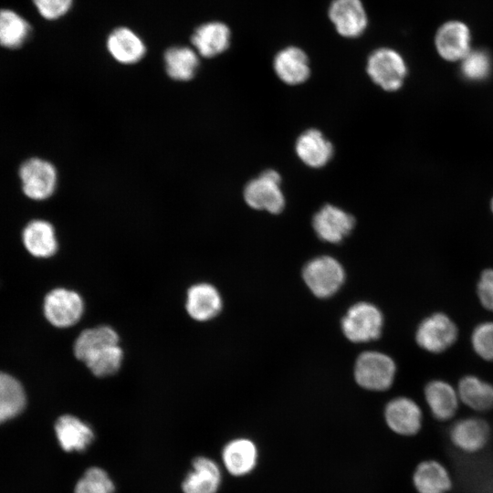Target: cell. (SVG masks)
<instances>
[{
    "mask_svg": "<svg viewBox=\"0 0 493 493\" xmlns=\"http://www.w3.org/2000/svg\"><path fill=\"white\" fill-rule=\"evenodd\" d=\"M458 334L457 324L447 313L435 311L418 324L415 341L426 352L441 354L455 345Z\"/></svg>",
    "mask_w": 493,
    "mask_h": 493,
    "instance_id": "obj_1",
    "label": "cell"
},
{
    "mask_svg": "<svg viewBox=\"0 0 493 493\" xmlns=\"http://www.w3.org/2000/svg\"><path fill=\"white\" fill-rule=\"evenodd\" d=\"M460 403L476 412L493 409V383L475 374L463 375L456 386Z\"/></svg>",
    "mask_w": 493,
    "mask_h": 493,
    "instance_id": "obj_26",
    "label": "cell"
},
{
    "mask_svg": "<svg viewBox=\"0 0 493 493\" xmlns=\"http://www.w3.org/2000/svg\"><path fill=\"white\" fill-rule=\"evenodd\" d=\"M39 14L46 19H58L70 8L72 0H33Z\"/></svg>",
    "mask_w": 493,
    "mask_h": 493,
    "instance_id": "obj_34",
    "label": "cell"
},
{
    "mask_svg": "<svg viewBox=\"0 0 493 493\" xmlns=\"http://www.w3.org/2000/svg\"><path fill=\"white\" fill-rule=\"evenodd\" d=\"M366 72L372 81L383 90L396 91L404 82L407 66L398 51L383 47L369 55Z\"/></svg>",
    "mask_w": 493,
    "mask_h": 493,
    "instance_id": "obj_2",
    "label": "cell"
},
{
    "mask_svg": "<svg viewBox=\"0 0 493 493\" xmlns=\"http://www.w3.org/2000/svg\"><path fill=\"white\" fill-rule=\"evenodd\" d=\"M273 69L283 83L292 86L307 81L311 72L307 53L296 46L286 47L275 55Z\"/></svg>",
    "mask_w": 493,
    "mask_h": 493,
    "instance_id": "obj_15",
    "label": "cell"
},
{
    "mask_svg": "<svg viewBox=\"0 0 493 493\" xmlns=\"http://www.w3.org/2000/svg\"><path fill=\"white\" fill-rule=\"evenodd\" d=\"M221 482L219 466L207 456H198L193 459L181 488L183 493H216Z\"/></svg>",
    "mask_w": 493,
    "mask_h": 493,
    "instance_id": "obj_19",
    "label": "cell"
},
{
    "mask_svg": "<svg viewBox=\"0 0 493 493\" xmlns=\"http://www.w3.org/2000/svg\"><path fill=\"white\" fill-rule=\"evenodd\" d=\"M243 195L249 207L274 215L281 213L286 204L281 176L273 169L265 170L251 179L246 184Z\"/></svg>",
    "mask_w": 493,
    "mask_h": 493,
    "instance_id": "obj_3",
    "label": "cell"
},
{
    "mask_svg": "<svg viewBox=\"0 0 493 493\" xmlns=\"http://www.w3.org/2000/svg\"><path fill=\"white\" fill-rule=\"evenodd\" d=\"M383 322V315L374 305L360 302L348 310L341 320V328L350 341L364 342L380 336Z\"/></svg>",
    "mask_w": 493,
    "mask_h": 493,
    "instance_id": "obj_8",
    "label": "cell"
},
{
    "mask_svg": "<svg viewBox=\"0 0 493 493\" xmlns=\"http://www.w3.org/2000/svg\"><path fill=\"white\" fill-rule=\"evenodd\" d=\"M120 342L113 340L95 341L79 352L76 359L98 378L112 376L120 371L124 358Z\"/></svg>",
    "mask_w": 493,
    "mask_h": 493,
    "instance_id": "obj_7",
    "label": "cell"
},
{
    "mask_svg": "<svg viewBox=\"0 0 493 493\" xmlns=\"http://www.w3.org/2000/svg\"><path fill=\"white\" fill-rule=\"evenodd\" d=\"M168 76L179 81L193 79L199 66L197 52L188 47H173L164 53Z\"/></svg>",
    "mask_w": 493,
    "mask_h": 493,
    "instance_id": "obj_27",
    "label": "cell"
},
{
    "mask_svg": "<svg viewBox=\"0 0 493 493\" xmlns=\"http://www.w3.org/2000/svg\"><path fill=\"white\" fill-rule=\"evenodd\" d=\"M331 142L318 129H308L296 140L295 152L298 158L314 169L324 167L333 156Z\"/></svg>",
    "mask_w": 493,
    "mask_h": 493,
    "instance_id": "obj_20",
    "label": "cell"
},
{
    "mask_svg": "<svg viewBox=\"0 0 493 493\" xmlns=\"http://www.w3.org/2000/svg\"><path fill=\"white\" fill-rule=\"evenodd\" d=\"M22 241L26 251L37 258H49L58 248L54 226L43 219H34L26 224L22 232Z\"/></svg>",
    "mask_w": 493,
    "mask_h": 493,
    "instance_id": "obj_21",
    "label": "cell"
},
{
    "mask_svg": "<svg viewBox=\"0 0 493 493\" xmlns=\"http://www.w3.org/2000/svg\"><path fill=\"white\" fill-rule=\"evenodd\" d=\"M54 428L60 447L68 453L85 451L95 439L92 427L73 414L60 415Z\"/></svg>",
    "mask_w": 493,
    "mask_h": 493,
    "instance_id": "obj_18",
    "label": "cell"
},
{
    "mask_svg": "<svg viewBox=\"0 0 493 493\" xmlns=\"http://www.w3.org/2000/svg\"><path fill=\"white\" fill-rule=\"evenodd\" d=\"M107 49L116 61L127 65L137 63L146 52L142 39L125 26L114 29L109 35Z\"/></svg>",
    "mask_w": 493,
    "mask_h": 493,
    "instance_id": "obj_24",
    "label": "cell"
},
{
    "mask_svg": "<svg viewBox=\"0 0 493 493\" xmlns=\"http://www.w3.org/2000/svg\"><path fill=\"white\" fill-rule=\"evenodd\" d=\"M449 440L459 451L475 454L481 451L490 438V427L482 418L467 416L455 421L449 428Z\"/></svg>",
    "mask_w": 493,
    "mask_h": 493,
    "instance_id": "obj_11",
    "label": "cell"
},
{
    "mask_svg": "<svg viewBox=\"0 0 493 493\" xmlns=\"http://www.w3.org/2000/svg\"><path fill=\"white\" fill-rule=\"evenodd\" d=\"M30 30L27 21L16 12L0 10V46L10 49L21 47Z\"/></svg>",
    "mask_w": 493,
    "mask_h": 493,
    "instance_id": "obj_29",
    "label": "cell"
},
{
    "mask_svg": "<svg viewBox=\"0 0 493 493\" xmlns=\"http://www.w3.org/2000/svg\"><path fill=\"white\" fill-rule=\"evenodd\" d=\"M491 209H492V212H493V199H492V202H491Z\"/></svg>",
    "mask_w": 493,
    "mask_h": 493,
    "instance_id": "obj_35",
    "label": "cell"
},
{
    "mask_svg": "<svg viewBox=\"0 0 493 493\" xmlns=\"http://www.w3.org/2000/svg\"><path fill=\"white\" fill-rule=\"evenodd\" d=\"M493 62L490 54L485 49L470 50L462 59L460 71L469 81L478 82L488 79L492 71Z\"/></svg>",
    "mask_w": 493,
    "mask_h": 493,
    "instance_id": "obj_30",
    "label": "cell"
},
{
    "mask_svg": "<svg viewBox=\"0 0 493 493\" xmlns=\"http://www.w3.org/2000/svg\"><path fill=\"white\" fill-rule=\"evenodd\" d=\"M303 278L315 296L327 298L333 295L343 283L344 271L336 259L324 256L312 259L305 266Z\"/></svg>",
    "mask_w": 493,
    "mask_h": 493,
    "instance_id": "obj_9",
    "label": "cell"
},
{
    "mask_svg": "<svg viewBox=\"0 0 493 493\" xmlns=\"http://www.w3.org/2000/svg\"><path fill=\"white\" fill-rule=\"evenodd\" d=\"M328 18L335 31L344 38H357L368 27L369 17L362 0H332Z\"/></svg>",
    "mask_w": 493,
    "mask_h": 493,
    "instance_id": "obj_10",
    "label": "cell"
},
{
    "mask_svg": "<svg viewBox=\"0 0 493 493\" xmlns=\"http://www.w3.org/2000/svg\"><path fill=\"white\" fill-rule=\"evenodd\" d=\"M256 445L247 438L229 441L222 450V461L228 473L242 477L251 472L257 465Z\"/></svg>",
    "mask_w": 493,
    "mask_h": 493,
    "instance_id": "obj_25",
    "label": "cell"
},
{
    "mask_svg": "<svg viewBox=\"0 0 493 493\" xmlns=\"http://www.w3.org/2000/svg\"><path fill=\"white\" fill-rule=\"evenodd\" d=\"M476 293L480 305L493 313V267H487L480 272Z\"/></svg>",
    "mask_w": 493,
    "mask_h": 493,
    "instance_id": "obj_33",
    "label": "cell"
},
{
    "mask_svg": "<svg viewBox=\"0 0 493 493\" xmlns=\"http://www.w3.org/2000/svg\"><path fill=\"white\" fill-rule=\"evenodd\" d=\"M470 344L478 358L493 362V320L481 321L473 328Z\"/></svg>",
    "mask_w": 493,
    "mask_h": 493,
    "instance_id": "obj_32",
    "label": "cell"
},
{
    "mask_svg": "<svg viewBox=\"0 0 493 493\" xmlns=\"http://www.w3.org/2000/svg\"><path fill=\"white\" fill-rule=\"evenodd\" d=\"M471 35L466 24L452 20L443 24L435 37L441 58L447 61L462 60L470 52Z\"/></svg>",
    "mask_w": 493,
    "mask_h": 493,
    "instance_id": "obj_14",
    "label": "cell"
},
{
    "mask_svg": "<svg viewBox=\"0 0 493 493\" xmlns=\"http://www.w3.org/2000/svg\"><path fill=\"white\" fill-rule=\"evenodd\" d=\"M396 365L393 360L382 352L362 353L355 363L356 382L363 388L372 391L388 389L394 379Z\"/></svg>",
    "mask_w": 493,
    "mask_h": 493,
    "instance_id": "obj_6",
    "label": "cell"
},
{
    "mask_svg": "<svg viewBox=\"0 0 493 493\" xmlns=\"http://www.w3.org/2000/svg\"><path fill=\"white\" fill-rule=\"evenodd\" d=\"M84 311V299L76 290L56 288L45 296L44 316L56 328L67 329L76 325L81 320Z\"/></svg>",
    "mask_w": 493,
    "mask_h": 493,
    "instance_id": "obj_4",
    "label": "cell"
},
{
    "mask_svg": "<svg viewBox=\"0 0 493 493\" xmlns=\"http://www.w3.org/2000/svg\"><path fill=\"white\" fill-rule=\"evenodd\" d=\"M354 217L333 205H323L313 216L312 226L317 236L329 243H339L352 230Z\"/></svg>",
    "mask_w": 493,
    "mask_h": 493,
    "instance_id": "obj_12",
    "label": "cell"
},
{
    "mask_svg": "<svg viewBox=\"0 0 493 493\" xmlns=\"http://www.w3.org/2000/svg\"><path fill=\"white\" fill-rule=\"evenodd\" d=\"M18 174L22 191L29 199L43 201L55 193L58 173L50 162L31 157L21 163Z\"/></svg>",
    "mask_w": 493,
    "mask_h": 493,
    "instance_id": "obj_5",
    "label": "cell"
},
{
    "mask_svg": "<svg viewBox=\"0 0 493 493\" xmlns=\"http://www.w3.org/2000/svg\"><path fill=\"white\" fill-rule=\"evenodd\" d=\"M223 301L217 288L208 282L191 285L186 291L185 310L197 322H206L222 310Z\"/></svg>",
    "mask_w": 493,
    "mask_h": 493,
    "instance_id": "obj_13",
    "label": "cell"
},
{
    "mask_svg": "<svg viewBox=\"0 0 493 493\" xmlns=\"http://www.w3.org/2000/svg\"><path fill=\"white\" fill-rule=\"evenodd\" d=\"M417 493H448L453 481L447 468L435 459L419 463L413 475Z\"/></svg>",
    "mask_w": 493,
    "mask_h": 493,
    "instance_id": "obj_23",
    "label": "cell"
},
{
    "mask_svg": "<svg viewBox=\"0 0 493 493\" xmlns=\"http://www.w3.org/2000/svg\"><path fill=\"white\" fill-rule=\"evenodd\" d=\"M424 395L435 420L446 422L456 415L460 400L456 388L449 382L439 378L429 381L425 386Z\"/></svg>",
    "mask_w": 493,
    "mask_h": 493,
    "instance_id": "obj_17",
    "label": "cell"
},
{
    "mask_svg": "<svg viewBox=\"0 0 493 493\" xmlns=\"http://www.w3.org/2000/svg\"><path fill=\"white\" fill-rule=\"evenodd\" d=\"M191 41L197 54L204 58H214L229 47L231 31L225 23L211 21L198 26Z\"/></svg>",
    "mask_w": 493,
    "mask_h": 493,
    "instance_id": "obj_22",
    "label": "cell"
},
{
    "mask_svg": "<svg viewBox=\"0 0 493 493\" xmlns=\"http://www.w3.org/2000/svg\"><path fill=\"white\" fill-rule=\"evenodd\" d=\"M115 485L108 472L100 467L87 468L77 481L73 493H114Z\"/></svg>",
    "mask_w": 493,
    "mask_h": 493,
    "instance_id": "obj_31",
    "label": "cell"
},
{
    "mask_svg": "<svg viewBox=\"0 0 493 493\" xmlns=\"http://www.w3.org/2000/svg\"><path fill=\"white\" fill-rule=\"evenodd\" d=\"M384 416L390 429L398 435H414L422 427V410L408 397L402 396L391 400L385 407Z\"/></svg>",
    "mask_w": 493,
    "mask_h": 493,
    "instance_id": "obj_16",
    "label": "cell"
},
{
    "mask_svg": "<svg viewBox=\"0 0 493 493\" xmlns=\"http://www.w3.org/2000/svg\"><path fill=\"white\" fill-rule=\"evenodd\" d=\"M22 384L12 375L0 372V423L20 414L26 405Z\"/></svg>",
    "mask_w": 493,
    "mask_h": 493,
    "instance_id": "obj_28",
    "label": "cell"
}]
</instances>
